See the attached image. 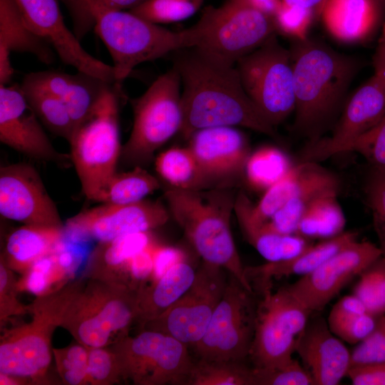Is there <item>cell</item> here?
I'll return each mask as SVG.
<instances>
[{
    "mask_svg": "<svg viewBox=\"0 0 385 385\" xmlns=\"http://www.w3.org/2000/svg\"><path fill=\"white\" fill-rule=\"evenodd\" d=\"M173 53V67L183 88L180 132L185 138L200 129L217 126H240L277 135L245 91L235 66L215 61L193 47Z\"/></svg>",
    "mask_w": 385,
    "mask_h": 385,
    "instance_id": "obj_1",
    "label": "cell"
},
{
    "mask_svg": "<svg viewBox=\"0 0 385 385\" xmlns=\"http://www.w3.org/2000/svg\"><path fill=\"white\" fill-rule=\"evenodd\" d=\"M289 50L295 96L294 128L313 141L343 105L361 63L309 37L294 41Z\"/></svg>",
    "mask_w": 385,
    "mask_h": 385,
    "instance_id": "obj_2",
    "label": "cell"
},
{
    "mask_svg": "<svg viewBox=\"0 0 385 385\" xmlns=\"http://www.w3.org/2000/svg\"><path fill=\"white\" fill-rule=\"evenodd\" d=\"M170 211L204 262L221 267L249 292V282L230 228L235 197L226 187L187 190L168 187Z\"/></svg>",
    "mask_w": 385,
    "mask_h": 385,
    "instance_id": "obj_3",
    "label": "cell"
},
{
    "mask_svg": "<svg viewBox=\"0 0 385 385\" xmlns=\"http://www.w3.org/2000/svg\"><path fill=\"white\" fill-rule=\"evenodd\" d=\"M73 279L59 289L36 296L28 304L31 319L1 331L0 373L24 378L31 384H48L52 337L61 327L71 302L85 284Z\"/></svg>",
    "mask_w": 385,
    "mask_h": 385,
    "instance_id": "obj_4",
    "label": "cell"
},
{
    "mask_svg": "<svg viewBox=\"0 0 385 385\" xmlns=\"http://www.w3.org/2000/svg\"><path fill=\"white\" fill-rule=\"evenodd\" d=\"M88 23L106 46L113 61L115 86L121 83L133 69L196 43L193 26L173 31L145 21L130 11L93 9Z\"/></svg>",
    "mask_w": 385,
    "mask_h": 385,
    "instance_id": "obj_5",
    "label": "cell"
},
{
    "mask_svg": "<svg viewBox=\"0 0 385 385\" xmlns=\"http://www.w3.org/2000/svg\"><path fill=\"white\" fill-rule=\"evenodd\" d=\"M115 84L103 93L89 113L75 125L70 157L86 197L97 202L116 173L122 147L120 141L118 103Z\"/></svg>",
    "mask_w": 385,
    "mask_h": 385,
    "instance_id": "obj_6",
    "label": "cell"
},
{
    "mask_svg": "<svg viewBox=\"0 0 385 385\" xmlns=\"http://www.w3.org/2000/svg\"><path fill=\"white\" fill-rule=\"evenodd\" d=\"M86 278L61 327L87 348L109 346L128 335L135 322L138 290L123 283Z\"/></svg>",
    "mask_w": 385,
    "mask_h": 385,
    "instance_id": "obj_7",
    "label": "cell"
},
{
    "mask_svg": "<svg viewBox=\"0 0 385 385\" xmlns=\"http://www.w3.org/2000/svg\"><path fill=\"white\" fill-rule=\"evenodd\" d=\"M193 26L197 33L193 48L227 66H235L276 34L273 19L243 0L206 6Z\"/></svg>",
    "mask_w": 385,
    "mask_h": 385,
    "instance_id": "obj_8",
    "label": "cell"
},
{
    "mask_svg": "<svg viewBox=\"0 0 385 385\" xmlns=\"http://www.w3.org/2000/svg\"><path fill=\"white\" fill-rule=\"evenodd\" d=\"M180 75L172 67L158 77L142 96L131 101L133 123L130 137L121 150L120 160L123 164L142 167L180 130Z\"/></svg>",
    "mask_w": 385,
    "mask_h": 385,
    "instance_id": "obj_9",
    "label": "cell"
},
{
    "mask_svg": "<svg viewBox=\"0 0 385 385\" xmlns=\"http://www.w3.org/2000/svg\"><path fill=\"white\" fill-rule=\"evenodd\" d=\"M235 67L247 95L272 126L294 111L290 52L279 43L276 34L240 58Z\"/></svg>",
    "mask_w": 385,
    "mask_h": 385,
    "instance_id": "obj_10",
    "label": "cell"
},
{
    "mask_svg": "<svg viewBox=\"0 0 385 385\" xmlns=\"http://www.w3.org/2000/svg\"><path fill=\"white\" fill-rule=\"evenodd\" d=\"M188 345L151 329H142L109 346L115 353L123 381L135 385L187 384L194 361Z\"/></svg>",
    "mask_w": 385,
    "mask_h": 385,
    "instance_id": "obj_11",
    "label": "cell"
},
{
    "mask_svg": "<svg viewBox=\"0 0 385 385\" xmlns=\"http://www.w3.org/2000/svg\"><path fill=\"white\" fill-rule=\"evenodd\" d=\"M249 357L255 368H273L293 358L312 312L287 289L262 294Z\"/></svg>",
    "mask_w": 385,
    "mask_h": 385,
    "instance_id": "obj_12",
    "label": "cell"
},
{
    "mask_svg": "<svg viewBox=\"0 0 385 385\" xmlns=\"http://www.w3.org/2000/svg\"><path fill=\"white\" fill-rule=\"evenodd\" d=\"M253 297L229 274L225 292L204 334L192 346L198 359L243 362L249 356L257 314Z\"/></svg>",
    "mask_w": 385,
    "mask_h": 385,
    "instance_id": "obj_13",
    "label": "cell"
},
{
    "mask_svg": "<svg viewBox=\"0 0 385 385\" xmlns=\"http://www.w3.org/2000/svg\"><path fill=\"white\" fill-rule=\"evenodd\" d=\"M227 281L224 268L203 261L190 287L143 329L160 332L192 346L204 334Z\"/></svg>",
    "mask_w": 385,
    "mask_h": 385,
    "instance_id": "obj_14",
    "label": "cell"
},
{
    "mask_svg": "<svg viewBox=\"0 0 385 385\" xmlns=\"http://www.w3.org/2000/svg\"><path fill=\"white\" fill-rule=\"evenodd\" d=\"M169 212L159 201L101 203L67 220L64 231L75 239L106 242L126 235L150 232L165 225Z\"/></svg>",
    "mask_w": 385,
    "mask_h": 385,
    "instance_id": "obj_15",
    "label": "cell"
},
{
    "mask_svg": "<svg viewBox=\"0 0 385 385\" xmlns=\"http://www.w3.org/2000/svg\"><path fill=\"white\" fill-rule=\"evenodd\" d=\"M381 256L379 247L356 240L287 287L312 312L319 311Z\"/></svg>",
    "mask_w": 385,
    "mask_h": 385,
    "instance_id": "obj_16",
    "label": "cell"
},
{
    "mask_svg": "<svg viewBox=\"0 0 385 385\" xmlns=\"http://www.w3.org/2000/svg\"><path fill=\"white\" fill-rule=\"evenodd\" d=\"M385 113V86L374 76L348 99L330 137L311 141L303 150L300 162L324 160L349 151L353 144L374 127Z\"/></svg>",
    "mask_w": 385,
    "mask_h": 385,
    "instance_id": "obj_17",
    "label": "cell"
},
{
    "mask_svg": "<svg viewBox=\"0 0 385 385\" xmlns=\"http://www.w3.org/2000/svg\"><path fill=\"white\" fill-rule=\"evenodd\" d=\"M0 214L24 225L64 227L40 175L27 163L1 167Z\"/></svg>",
    "mask_w": 385,
    "mask_h": 385,
    "instance_id": "obj_18",
    "label": "cell"
},
{
    "mask_svg": "<svg viewBox=\"0 0 385 385\" xmlns=\"http://www.w3.org/2000/svg\"><path fill=\"white\" fill-rule=\"evenodd\" d=\"M14 1L28 25L54 48L65 64L108 83H115L113 66L84 50L64 23L58 0Z\"/></svg>",
    "mask_w": 385,
    "mask_h": 385,
    "instance_id": "obj_19",
    "label": "cell"
},
{
    "mask_svg": "<svg viewBox=\"0 0 385 385\" xmlns=\"http://www.w3.org/2000/svg\"><path fill=\"white\" fill-rule=\"evenodd\" d=\"M0 141L36 160L64 166L71 162L53 147L18 84H0Z\"/></svg>",
    "mask_w": 385,
    "mask_h": 385,
    "instance_id": "obj_20",
    "label": "cell"
},
{
    "mask_svg": "<svg viewBox=\"0 0 385 385\" xmlns=\"http://www.w3.org/2000/svg\"><path fill=\"white\" fill-rule=\"evenodd\" d=\"M189 140V148L203 170L221 186L245 173L250 148L245 136L235 127L200 129Z\"/></svg>",
    "mask_w": 385,
    "mask_h": 385,
    "instance_id": "obj_21",
    "label": "cell"
},
{
    "mask_svg": "<svg viewBox=\"0 0 385 385\" xmlns=\"http://www.w3.org/2000/svg\"><path fill=\"white\" fill-rule=\"evenodd\" d=\"M295 352L312 376L314 385H337L351 367V352L322 318L308 322Z\"/></svg>",
    "mask_w": 385,
    "mask_h": 385,
    "instance_id": "obj_22",
    "label": "cell"
},
{
    "mask_svg": "<svg viewBox=\"0 0 385 385\" xmlns=\"http://www.w3.org/2000/svg\"><path fill=\"white\" fill-rule=\"evenodd\" d=\"M22 83L44 90L58 98L67 107L74 127L112 85L81 71L69 74L56 71L30 73L25 76Z\"/></svg>",
    "mask_w": 385,
    "mask_h": 385,
    "instance_id": "obj_23",
    "label": "cell"
},
{
    "mask_svg": "<svg viewBox=\"0 0 385 385\" xmlns=\"http://www.w3.org/2000/svg\"><path fill=\"white\" fill-rule=\"evenodd\" d=\"M384 14L374 0H326L319 18L334 38L356 43L374 36Z\"/></svg>",
    "mask_w": 385,
    "mask_h": 385,
    "instance_id": "obj_24",
    "label": "cell"
},
{
    "mask_svg": "<svg viewBox=\"0 0 385 385\" xmlns=\"http://www.w3.org/2000/svg\"><path fill=\"white\" fill-rule=\"evenodd\" d=\"M51 46L28 25L14 0H0V84H7L14 73L12 51L26 52L51 63Z\"/></svg>",
    "mask_w": 385,
    "mask_h": 385,
    "instance_id": "obj_25",
    "label": "cell"
},
{
    "mask_svg": "<svg viewBox=\"0 0 385 385\" xmlns=\"http://www.w3.org/2000/svg\"><path fill=\"white\" fill-rule=\"evenodd\" d=\"M356 235L354 232H343L316 245H310L290 259L245 267L247 277L252 288L256 284L262 294L272 289L273 279L292 275L302 277L312 272L343 247L356 240Z\"/></svg>",
    "mask_w": 385,
    "mask_h": 385,
    "instance_id": "obj_26",
    "label": "cell"
},
{
    "mask_svg": "<svg viewBox=\"0 0 385 385\" xmlns=\"http://www.w3.org/2000/svg\"><path fill=\"white\" fill-rule=\"evenodd\" d=\"M196 271L180 259L163 271L150 284L138 291L135 322L143 329L172 305L191 285Z\"/></svg>",
    "mask_w": 385,
    "mask_h": 385,
    "instance_id": "obj_27",
    "label": "cell"
},
{
    "mask_svg": "<svg viewBox=\"0 0 385 385\" xmlns=\"http://www.w3.org/2000/svg\"><path fill=\"white\" fill-rule=\"evenodd\" d=\"M250 200L243 192H238L234 212L245 238L267 262L290 259L311 245L302 236L280 233L272 229L267 222L254 220L249 211Z\"/></svg>",
    "mask_w": 385,
    "mask_h": 385,
    "instance_id": "obj_28",
    "label": "cell"
},
{
    "mask_svg": "<svg viewBox=\"0 0 385 385\" xmlns=\"http://www.w3.org/2000/svg\"><path fill=\"white\" fill-rule=\"evenodd\" d=\"M64 234V227L24 225L9 234L0 257L14 272L23 274L37 260L52 253Z\"/></svg>",
    "mask_w": 385,
    "mask_h": 385,
    "instance_id": "obj_29",
    "label": "cell"
},
{
    "mask_svg": "<svg viewBox=\"0 0 385 385\" xmlns=\"http://www.w3.org/2000/svg\"><path fill=\"white\" fill-rule=\"evenodd\" d=\"M149 232L132 233L98 242L89 257L84 277L130 285L126 265L133 255L151 245Z\"/></svg>",
    "mask_w": 385,
    "mask_h": 385,
    "instance_id": "obj_30",
    "label": "cell"
},
{
    "mask_svg": "<svg viewBox=\"0 0 385 385\" xmlns=\"http://www.w3.org/2000/svg\"><path fill=\"white\" fill-rule=\"evenodd\" d=\"M339 188L340 182L335 175L313 162L299 190L267 222L280 233L296 234L301 218L311 205L323 195L338 193Z\"/></svg>",
    "mask_w": 385,
    "mask_h": 385,
    "instance_id": "obj_31",
    "label": "cell"
},
{
    "mask_svg": "<svg viewBox=\"0 0 385 385\" xmlns=\"http://www.w3.org/2000/svg\"><path fill=\"white\" fill-rule=\"evenodd\" d=\"M155 165L160 177L175 188L202 190L219 184L203 170L189 147L163 152L155 159Z\"/></svg>",
    "mask_w": 385,
    "mask_h": 385,
    "instance_id": "obj_32",
    "label": "cell"
},
{
    "mask_svg": "<svg viewBox=\"0 0 385 385\" xmlns=\"http://www.w3.org/2000/svg\"><path fill=\"white\" fill-rule=\"evenodd\" d=\"M353 294L341 298L329 312L327 324L340 339L358 344L374 330L377 319Z\"/></svg>",
    "mask_w": 385,
    "mask_h": 385,
    "instance_id": "obj_33",
    "label": "cell"
},
{
    "mask_svg": "<svg viewBox=\"0 0 385 385\" xmlns=\"http://www.w3.org/2000/svg\"><path fill=\"white\" fill-rule=\"evenodd\" d=\"M337 194H327L315 200L301 218L296 234L307 239L325 240L342 233L346 219Z\"/></svg>",
    "mask_w": 385,
    "mask_h": 385,
    "instance_id": "obj_34",
    "label": "cell"
},
{
    "mask_svg": "<svg viewBox=\"0 0 385 385\" xmlns=\"http://www.w3.org/2000/svg\"><path fill=\"white\" fill-rule=\"evenodd\" d=\"M160 184L158 179L141 166L132 170L115 173L103 189L97 202L101 203L130 204L144 200Z\"/></svg>",
    "mask_w": 385,
    "mask_h": 385,
    "instance_id": "obj_35",
    "label": "cell"
},
{
    "mask_svg": "<svg viewBox=\"0 0 385 385\" xmlns=\"http://www.w3.org/2000/svg\"><path fill=\"white\" fill-rule=\"evenodd\" d=\"M313 162H300L280 180L265 190L256 205L250 201L252 217L258 222L268 221L294 194L306 180Z\"/></svg>",
    "mask_w": 385,
    "mask_h": 385,
    "instance_id": "obj_36",
    "label": "cell"
},
{
    "mask_svg": "<svg viewBox=\"0 0 385 385\" xmlns=\"http://www.w3.org/2000/svg\"><path fill=\"white\" fill-rule=\"evenodd\" d=\"M20 86L41 124L53 134L68 142L74 129V123L65 104L48 91L25 83Z\"/></svg>",
    "mask_w": 385,
    "mask_h": 385,
    "instance_id": "obj_37",
    "label": "cell"
},
{
    "mask_svg": "<svg viewBox=\"0 0 385 385\" xmlns=\"http://www.w3.org/2000/svg\"><path fill=\"white\" fill-rule=\"evenodd\" d=\"M293 167L288 156L277 148L265 146L250 154L245 169L248 183L267 190Z\"/></svg>",
    "mask_w": 385,
    "mask_h": 385,
    "instance_id": "obj_38",
    "label": "cell"
},
{
    "mask_svg": "<svg viewBox=\"0 0 385 385\" xmlns=\"http://www.w3.org/2000/svg\"><path fill=\"white\" fill-rule=\"evenodd\" d=\"M187 385H253L252 367L242 361H194Z\"/></svg>",
    "mask_w": 385,
    "mask_h": 385,
    "instance_id": "obj_39",
    "label": "cell"
},
{
    "mask_svg": "<svg viewBox=\"0 0 385 385\" xmlns=\"http://www.w3.org/2000/svg\"><path fill=\"white\" fill-rule=\"evenodd\" d=\"M54 251L37 260L21 274L17 279L19 292L40 296L61 288L72 279L61 268Z\"/></svg>",
    "mask_w": 385,
    "mask_h": 385,
    "instance_id": "obj_40",
    "label": "cell"
},
{
    "mask_svg": "<svg viewBox=\"0 0 385 385\" xmlns=\"http://www.w3.org/2000/svg\"><path fill=\"white\" fill-rule=\"evenodd\" d=\"M367 312L376 317L385 313V257L381 256L359 274L353 293Z\"/></svg>",
    "mask_w": 385,
    "mask_h": 385,
    "instance_id": "obj_41",
    "label": "cell"
},
{
    "mask_svg": "<svg viewBox=\"0 0 385 385\" xmlns=\"http://www.w3.org/2000/svg\"><path fill=\"white\" fill-rule=\"evenodd\" d=\"M202 3L196 0H145L130 11L155 24H168L188 19Z\"/></svg>",
    "mask_w": 385,
    "mask_h": 385,
    "instance_id": "obj_42",
    "label": "cell"
},
{
    "mask_svg": "<svg viewBox=\"0 0 385 385\" xmlns=\"http://www.w3.org/2000/svg\"><path fill=\"white\" fill-rule=\"evenodd\" d=\"M53 357L63 384H88V349L86 346L76 341L63 348H53Z\"/></svg>",
    "mask_w": 385,
    "mask_h": 385,
    "instance_id": "obj_43",
    "label": "cell"
},
{
    "mask_svg": "<svg viewBox=\"0 0 385 385\" xmlns=\"http://www.w3.org/2000/svg\"><path fill=\"white\" fill-rule=\"evenodd\" d=\"M253 385H314L309 371L292 358L273 368L252 367Z\"/></svg>",
    "mask_w": 385,
    "mask_h": 385,
    "instance_id": "obj_44",
    "label": "cell"
},
{
    "mask_svg": "<svg viewBox=\"0 0 385 385\" xmlns=\"http://www.w3.org/2000/svg\"><path fill=\"white\" fill-rule=\"evenodd\" d=\"M317 18L312 9L282 3L273 16V21L276 31L294 41H302L308 38L313 21Z\"/></svg>",
    "mask_w": 385,
    "mask_h": 385,
    "instance_id": "obj_45",
    "label": "cell"
},
{
    "mask_svg": "<svg viewBox=\"0 0 385 385\" xmlns=\"http://www.w3.org/2000/svg\"><path fill=\"white\" fill-rule=\"evenodd\" d=\"M88 349V384L113 385L123 381L118 359L109 346Z\"/></svg>",
    "mask_w": 385,
    "mask_h": 385,
    "instance_id": "obj_46",
    "label": "cell"
},
{
    "mask_svg": "<svg viewBox=\"0 0 385 385\" xmlns=\"http://www.w3.org/2000/svg\"><path fill=\"white\" fill-rule=\"evenodd\" d=\"M73 22V33L80 41L91 29L88 24L89 11L93 9L123 11L136 7L145 0H64Z\"/></svg>",
    "mask_w": 385,
    "mask_h": 385,
    "instance_id": "obj_47",
    "label": "cell"
},
{
    "mask_svg": "<svg viewBox=\"0 0 385 385\" xmlns=\"http://www.w3.org/2000/svg\"><path fill=\"white\" fill-rule=\"evenodd\" d=\"M365 191L380 242L379 247L385 257V170L372 168Z\"/></svg>",
    "mask_w": 385,
    "mask_h": 385,
    "instance_id": "obj_48",
    "label": "cell"
},
{
    "mask_svg": "<svg viewBox=\"0 0 385 385\" xmlns=\"http://www.w3.org/2000/svg\"><path fill=\"white\" fill-rule=\"evenodd\" d=\"M19 293L14 272L0 257V327L13 317L29 314L28 304L18 299Z\"/></svg>",
    "mask_w": 385,
    "mask_h": 385,
    "instance_id": "obj_49",
    "label": "cell"
},
{
    "mask_svg": "<svg viewBox=\"0 0 385 385\" xmlns=\"http://www.w3.org/2000/svg\"><path fill=\"white\" fill-rule=\"evenodd\" d=\"M349 151L361 154L372 168L385 170V113L374 127L353 144Z\"/></svg>",
    "mask_w": 385,
    "mask_h": 385,
    "instance_id": "obj_50",
    "label": "cell"
},
{
    "mask_svg": "<svg viewBox=\"0 0 385 385\" xmlns=\"http://www.w3.org/2000/svg\"><path fill=\"white\" fill-rule=\"evenodd\" d=\"M385 361V313L377 319L371 334L351 352V366Z\"/></svg>",
    "mask_w": 385,
    "mask_h": 385,
    "instance_id": "obj_51",
    "label": "cell"
},
{
    "mask_svg": "<svg viewBox=\"0 0 385 385\" xmlns=\"http://www.w3.org/2000/svg\"><path fill=\"white\" fill-rule=\"evenodd\" d=\"M346 376L354 385H385V361L352 366Z\"/></svg>",
    "mask_w": 385,
    "mask_h": 385,
    "instance_id": "obj_52",
    "label": "cell"
},
{
    "mask_svg": "<svg viewBox=\"0 0 385 385\" xmlns=\"http://www.w3.org/2000/svg\"><path fill=\"white\" fill-rule=\"evenodd\" d=\"M374 76L385 86V42L379 41L373 56Z\"/></svg>",
    "mask_w": 385,
    "mask_h": 385,
    "instance_id": "obj_53",
    "label": "cell"
},
{
    "mask_svg": "<svg viewBox=\"0 0 385 385\" xmlns=\"http://www.w3.org/2000/svg\"><path fill=\"white\" fill-rule=\"evenodd\" d=\"M247 4L263 14L272 17L275 15L280 8L282 0H243Z\"/></svg>",
    "mask_w": 385,
    "mask_h": 385,
    "instance_id": "obj_54",
    "label": "cell"
},
{
    "mask_svg": "<svg viewBox=\"0 0 385 385\" xmlns=\"http://www.w3.org/2000/svg\"><path fill=\"white\" fill-rule=\"evenodd\" d=\"M282 1L286 4L312 9L319 18L326 0H282Z\"/></svg>",
    "mask_w": 385,
    "mask_h": 385,
    "instance_id": "obj_55",
    "label": "cell"
},
{
    "mask_svg": "<svg viewBox=\"0 0 385 385\" xmlns=\"http://www.w3.org/2000/svg\"><path fill=\"white\" fill-rule=\"evenodd\" d=\"M0 384L1 385H22V384H31L29 381L14 376L4 373H0Z\"/></svg>",
    "mask_w": 385,
    "mask_h": 385,
    "instance_id": "obj_56",
    "label": "cell"
},
{
    "mask_svg": "<svg viewBox=\"0 0 385 385\" xmlns=\"http://www.w3.org/2000/svg\"><path fill=\"white\" fill-rule=\"evenodd\" d=\"M379 41L385 42V22H384V24L383 25V27H382L381 36V38H380Z\"/></svg>",
    "mask_w": 385,
    "mask_h": 385,
    "instance_id": "obj_57",
    "label": "cell"
},
{
    "mask_svg": "<svg viewBox=\"0 0 385 385\" xmlns=\"http://www.w3.org/2000/svg\"><path fill=\"white\" fill-rule=\"evenodd\" d=\"M381 7L382 10L385 13V0H374Z\"/></svg>",
    "mask_w": 385,
    "mask_h": 385,
    "instance_id": "obj_58",
    "label": "cell"
},
{
    "mask_svg": "<svg viewBox=\"0 0 385 385\" xmlns=\"http://www.w3.org/2000/svg\"><path fill=\"white\" fill-rule=\"evenodd\" d=\"M196 1H200V2L203 1V0H196Z\"/></svg>",
    "mask_w": 385,
    "mask_h": 385,
    "instance_id": "obj_59",
    "label": "cell"
}]
</instances>
